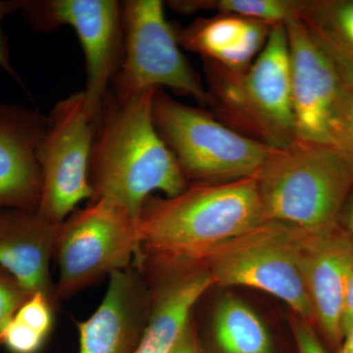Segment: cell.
I'll use <instances>...</instances> for the list:
<instances>
[{
	"label": "cell",
	"mask_w": 353,
	"mask_h": 353,
	"mask_svg": "<svg viewBox=\"0 0 353 353\" xmlns=\"http://www.w3.org/2000/svg\"><path fill=\"white\" fill-rule=\"evenodd\" d=\"M274 26L232 14L199 18L178 32L180 46L225 68L243 70L256 59Z\"/></svg>",
	"instance_id": "e0dca14e"
},
{
	"label": "cell",
	"mask_w": 353,
	"mask_h": 353,
	"mask_svg": "<svg viewBox=\"0 0 353 353\" xmlns=\"http://www.w3.org/2000/svg\"><path fill=\"white\" fill-rule=\"evenodd\" d=\"M138 220L108 201H90L59 225L54 245L57 301L143 261Z\"/></svg>",
	"instance_id": "52a82bcc"
},
{
	"label": "cell",
	"mask_w": 353,
	"mask_h": 353,
	"mask_svg": "<svg viewBox=\"0 0 353 353\" xmlns=\"http://www.w3.org/2000/svg\"><path fill=\"white\" fill-rule=\"evenodd\" d=\"M294 334L299 353H327L308 323L296 321L294 325Z\"/></svg>",
	"instance_id": "484cf974"
},
{
	"label": "cell",
	"mask_w": 353,
	"mask_h": 353,
	"mask_svg": "<svg viewBox=\"0 0 353 353\" xmlns=\"http://www.w3.org/2000/svg\"><path fill=\"white\" fill-rule=\"evenodd\" d=\"M341 219H343L345 222L348 236L352 239L353 243V190L350 196H348L347 202H345V208H343V212H341Z\"/></svg>",
	"instance_id": "f1b7e54d"
},
{
	"label": "cell",
	"mask_w": 353,
	"mask_h": 353,
	"mask_svg": "<svg viewBox=\"0 0 353 353\" xmlns=\"http://www.w3.org/2000/svg\"><path fill=\"white\" fill-rule=\"evenodd\" d=\"M199 265L213 285L262 290L287 303L303 321L315 319L296 227L266 221L218 246Z\"/></svg>",
	"instance_id": "8992f818"
},
{
	"label": "cell",
	"mask_w": 353,
	"mask_h": 353,
	"mask_svg": "<svg viewBox=\"0 0 353 353\" xmlns=\"http://www.w3.org/2000/svg\"><path fill=\"white\" fill-rule=\"evenodd\" d=\"M48 117L39 111L0 104V210L38 211L41 196L39 150Z\"/></svg>",
	"instance_id": "7c38bea8"
},
{
	"label": "cell",
	"mask_w": 353,
	"mask_h": 353,
	"mask_svg": "<svg viewBox=\"0 0 353 353\" xmlns=\"http://www.w3.org/2000/svg\"><path fill=\"white\" fill-rule=\"evenodd\" d=\"M297 241L315 319L329 340L336 343L343 338L341 316L345 285L353 264L352 239L339 226L325 234L297 229Z\"/></svg>",
	"instance_id": "5bb4252c"
},
{
	"label": "cell",
	"mask_w": 353,
	"mask_h": 353,
	"mask_svg": "<svg viewBox=\"0 0 353 353\" xmlns=\"http://www.w3.org/2000/svg\"><path fill=\"white\" fill-rule=\"evenodd\" d=\"M257 182L265 220L329 233L353 190V164L334 145L296 141L274 150Z\"/></svg>",
	"instance_id": "3957f363"
},
{
	"label": "cell",
	"mask_w": 353,
	"mask_h": 353,
	"mask_svg": "<svg viewBox=\"0 0 353 353\" xmlns=\"http://www.w3.org/2000/svg\"><path fill=\"white\" fill-rule=\"evenodd\" d=\"M150 306L141 269L132 265L114 272L101 305L87 320L77 324L79 353H134Z\"/></svg>",
	"instance_id": "4fadbf2b"
},
{
	"label": "cell",
	"mask_w": 353,
	"mask_h": 353,
	"mask_svg": "<svg viewBox=\"0 0 353 353\" xmlns=\"http://www.w3.org/2000/svg\"><path fill=\"white\" fill-rule=\"evenodd\" d=\"M215 340L223 353H272L270 336L250 306L227 299L216 312Z\"/></svg>",
	"instance_id": "d6986e66"
},
{
	"label": "cell",
	"mask_w": 353,
	"mask_h": 353,
	"mask_svg": "<svg viewBox=\"0 0 353 353\" xmlns=\"http://www.w3.org/2000/svg\"><path fill=\"white\" fill-rule=\"evenodd\" d=\"M59 225L43 219L37 211L0 210V268L10 274L30 296L43 294L53 304L57 299L50 261Z\"/></svg>",
	"instance_id": "9a60e30c"
},
{
	"label": "cell",
	"mask_w": 353,
	"mask_h": 353,
	"mask_svg": "<svg viewBox=\"0 0 353 353\" xmlns=\"http://www.w3.org/2000/svg\"><path fill=\"white\" fill-rule=\"evenodd\" d=\"M30 296L10 274L0 268V333Z\"/></svg>",
	"instance_id": "cb8c5ba5"
},
{
	"label": "cell",
	"mask_w": 353,
	"mask_h": 353,
	"mask_svg": "<svg viewBox=\"0 0 353 353\" xmlns=\"http://www.w3.org/2000/svg\"><path fill=\"white\" fill-rule=\"evenodd\" d=\"M297 18L334 60L353 75V0H299Z\"/></svg>",
	"instance_id": "ac0fdd59"
},
{
	"label": "cell",
	"mask_w": 353,
	"mask_h": 353,
	"mask_svg": "<svg viewBox=\"0 0 353 353\" xmlns=\"http://www.w3.org/2000/svg\"><path fill=\"white\" fill-rule=\"evenodd\" d=\"M46 336L20 321L15 315L0 333V343L12 353H38Z\"/></svg>",
	"instance_id": "7402d4cb"
},
{
	"label": "cell",
	"mask_w": 353,
	"mask_h": 353,
	"mask_svg": "<svg viewBox=\"0 0 353 353\" xmlns=\"http://www.w3.org/2000/svg\"><path fill=\"white\" fill-rule=\"evenodd\" d=\"M179 274L150 297L145 330L134 353H169L190 326L192 310L213 285L199 265L179 264Z\"/></svg>",
	"instance_id": "2e32d148"
},
{
	"label": "cell",
	"mask_w": 353,
	"mask_h": 353,
	"mask_svg": "<svg viewBox=\"0 0 353 353\" xmlns=\"http://www.w3.org/2000/svg\"><path fill=\"white\" fill-rule=\"evenodd\" d=\"M264 222L257 174L196 183L173 197L150 196L138 223L143 259L199 265L218 246Z\"/></svg>",
	"instance_id": "7a4b0ae2"
},
{
	"label": "cell",
	"mask_w": 353,
	"mask_h": 353,
	"mask_svg": "<svg viewBox=\"0 0 353 353\" xmlns=\"http://www.w3.org/2000/svg\"><path fill=\"white\" fill-rule=\"evenodd\" d=\"M124 59L111 92L119 95L171 88L208 106V92L181 51L178 32L160 0L122 1Z\"/></svg>",
	"instance_id": "ba28073f"
},
{
	"label": "cell",
	"mask_w": 353,
	"mask_h": 353,
	"mask_svg": "<svg viewBox=\"0 0 353 353\" xmlns=\"http://www.w3.org/2000/svg\"><path fill=\"white\" fill-rule=\"evenodd\" d=\"M353 326V264L348 274L345 296H343L341 328L345 334Z\"/></svg>",
	"instance_id": "4316f807"
},
{
	"label": "cell",
	"mask_w": 353,
	"mask_h": 353,
	"mask_svg": "<svg viewBox=\"0 0 353 353\" xmlns=\"http://www.w3.org/2000/svg\"><path fill=\"white\" fill-rule=\"evenodd\" d=\"M169 353H201V348L197 345L196 338L190 328L185 332L183 338Z\"/></svg>",
	"instance_id": "83f0119b"
},
{
	"label": "cell",
	"mask_w": 353,
	"mask_h": 353,
	"mask_svg": "<svg viewBox=\"0 0 353 353\" xmlns=\"http://www.w3.org/2000/svg\"><path fill=\"white\" fill-rule=\"evenodd\" d=\"M54 306L43 294H32L18 309L15 317L48 338L53 326Z\"/></svg>",
	"instance_id": "603a6c76"
},
{
	"label": "cell",
	"mask_w": 353,
	"mask_h": 353,
	"mask_svg": "<svg viewBox=\"0 0 353 353\" xmlns=\"http://www.w3.org/2000/svg\"><path fill=\"white\" fill-rule=\"evenodd\" d=\"M23 4H24V0H0V69L3 70L8 75L13 77L18 82H20V78L11 63L8 41L2 30L1 25L3 20L8 16L20 12Z\"/></svg>",
	"instance_id": "d4e9b609"
},
{
	"label": "cell",
	"mask_w": 353,
	"mask_h": 353,
	"mask_svg": "<svg viewBox=\"0 0 353 353\" xmlns=\"http://www.w3.org/2000/svg\"><path fill=\"white\" fill-rule=\"evenodd\" d=\"M296 141L334 145L343 79L299 18L285 23Z\"/></svg>",
	"instance_id": "8fae6325"
},
{
	"label": "cell",
	"mask_w": 353,
	"mask_h": 353,
	"mask_svg": "<svg viewBox=\"0 0 353 353\" xmlns=\"http://www.w3.org/2000/svg\"><path fill=\"white\" fill-rule=\"evenodd\" d=\"M341 79L343 92L334 126V145L353 164V76Z\"/></svg>",
	"instance_id": "44dd1931"
},
{
	"label": "cell",
	"mask_w": 353,
	"mask_h": 353,
	"mask_svg": "<svg viewBox=\"0 0 353 353\" xmlns=\"http://www.w3.org/2000/svg\"><path fill=\"white\" fill-rule=\"evenodd\" d=\"M167 3L178 13L213 10L276 26L297 17L299 0H185Z\"/></svg>",
	"instance_id": "ffe728a7"
},
{
	"label": "cell",
	"mask_w": 353,
	"mask_h": 353,
	"mask_svg": "<svg viewBox=\"0 0 353 353\" xmlns=\"http://www.w3.org/2000/svg\"><path fill=\"white\" fill-rule=\"evenodd\" d=\"M94 134L83 92L58 102L48 117L39 150L43 185L37 212L52 224H61L94 196L90 162Z\"/></svg>",
	"instance_id": "30bf717a"
},
{
	"label": "cell",
	"mask_w": 353,
	"mask_h": 353,
	"mask_svg": "<svg viewBox=\"0 0 353 353\" xmlns=\"http://www.w3.org/2000/svg\"><path fill=\"white\" fill-rule=\"evenodd\" d=\"M203 61L208 106L220 122L277 150L296 141L285 25L272 28L263 50L248 68L236 71Z\"/></svg>",
	"instance_id": "277c9868"
},
{
	"label": "cell",
	"mask_w": 353,
	"mask_h": 353,
	"mask_svg": "<svg viewBox=\"0 0 353 353\" xmlns=\"http://www.w3.org/2000/svg\"><path fill=\"white\" fill-rule=\"evenodd\" d=\"M343 339L345 341H343L339 353H353V326L343 334Z\"/></svg>",
	"instance_id": "f546056e"
},
{
	"label": "cell",
	"mask_w": 353,
	"mask_h": 353,
	"mask_svg": "<svg viewBox=\"0 0 353 353\" xmlns=\"http://www.w3.org/2000/svg\"><path fill=\"white\" fill-rule=\"evenodd\" d=\"M158 134L187 180L224 183L259 173L277 148L243 136L205 109L192 108L162 90L153 97Z\"/></svg>",
	"instance_id": "5b68a950"
},
{
	"label": "cell",
	"mask_w": 353,
	"mask_h": 353,
	"mask_svg": "<svg viewBox=\"0 0 353 353\" xmlns=\"http://www.w3.org/2000/svg\"><path fill=\"white\" fill-rule=\"evenodd\" d=\"M155 92H109L95 124L90 162L94 192L90 201H112L138 222L143 203L153 192L173 197L188 188L187 179L155 127Z\"/></svg>",
	"instance_id": "6da1fadb"
},
{
	"label": "cell",
	"mask_w": 353,
	"mask_h": 353,
	"mask_svg": "<svg viewBox=\"0 0 353 353\" xmlns=\"http://www.w3.org/2000/svg\"><path fill=\"white\" fill-rule=\"evenodd\" d=\"M23 19L38 32L73 28L85 57V106L97 124L124 59L122 2L116 0H24Z\"/></svg>",
	"instance_id": "9c48e42d"
}]
</instances>
